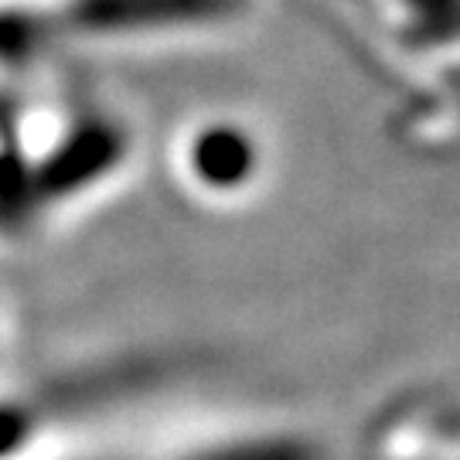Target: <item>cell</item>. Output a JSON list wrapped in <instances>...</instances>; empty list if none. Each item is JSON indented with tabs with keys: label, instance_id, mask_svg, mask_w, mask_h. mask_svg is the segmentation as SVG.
Listing matches in <instances>:
<instances>
[{
	"label": "cell",
	"instance_id": "1",
	"mask_svg": "<svg viewBox=\"0 0 460 460\" xmlns=\"http://www.w3.org/2000/svg\"><path fill=\"white\" fill-rule=\"evenodd\" d=\"M385 21L412 49L460 45V0H385Z\"/></svg>",
	"mask_w": 460,
	"mask_h": 460
},
{
	"label": "cell",
	"instance_id": "2",
	"mask_svg": "<svg viewBox=\"0 0 460 460\" xmlns=\"http://www.w3.org/2000/svg\"><path fill=\"white\" fill-rule=\"evenodd\" d=\"M232 7V0H99L89 11L96 24H164V21H205Z\"/></svg>",
	"mask_w": 460,
	"mask_h": 460
}]
</instances>
